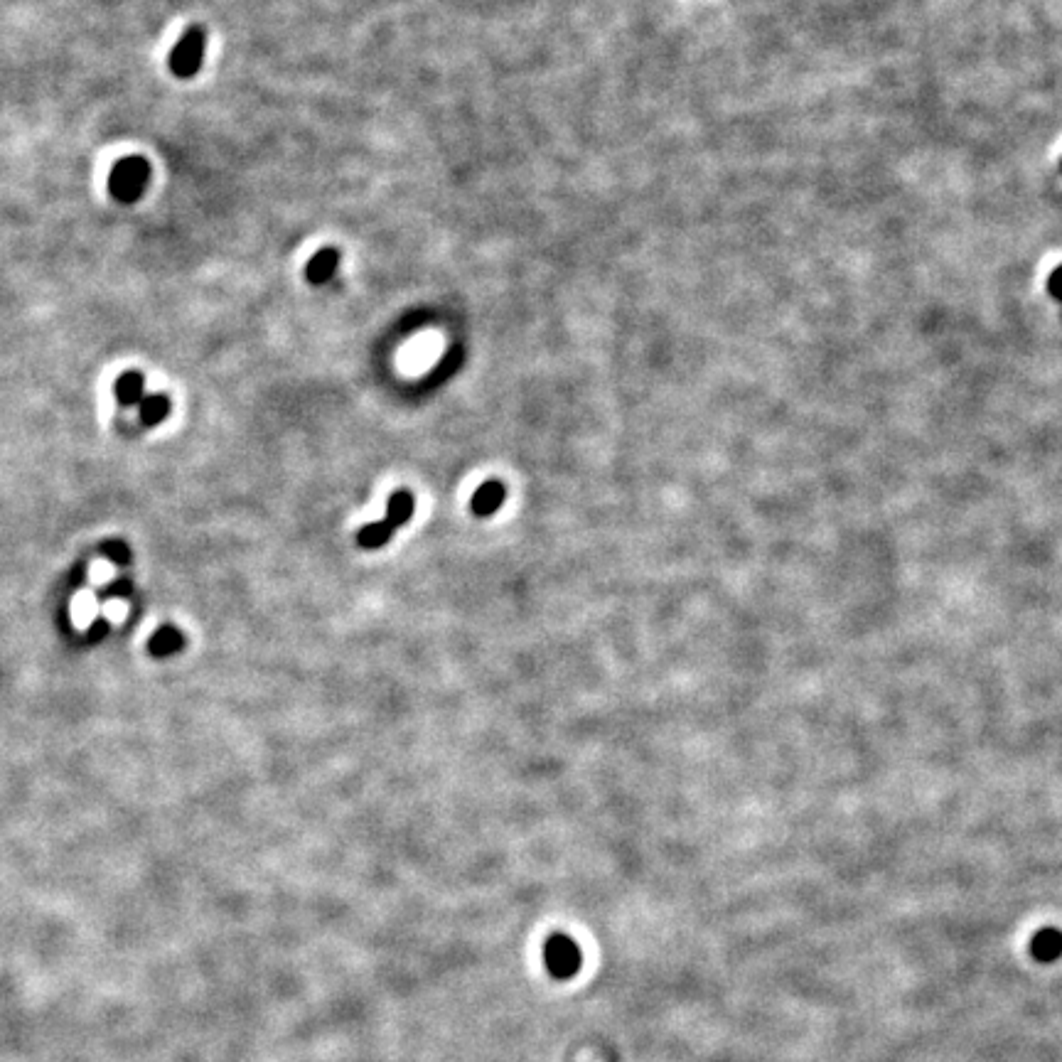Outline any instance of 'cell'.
Returning a JSON list of instances; mask_svg holds the SVG:
<instances>
[{
	"instance_id": "cell-1",
	"label": "cell",
	"mask_w": 1062,
	"mask_h": 1062,
	"mask_svg": "<svg viewBox=\"0 0 1062 1062\" xmlns=\"http://www.w3.org/2000/svg\"><path fill=\"white\" fill-rule=\"evenodd\" d=\"M150 182V165L141 155H128L118 160L109 177V192L121 205H133L143 197Z\"/></svg>"
},
{
	"instance_id": "cell-2",
	"label": "cell",
	"mask_w": 1062,
	"mask_h": 1062,
	"mask_svg": "<svg viewBox=\"0 0 1062 1062\" xmlns=\"http://www.w3.org/2000/svg\"><path fill=\"white\" fill-rule=\"evenodd\" d=\"M205 47H207V35L202 28H190L185 35L177 40V45L170 52V72L180 79L195 77L202 69V59H205Z\"/></svg>"
},
{
	"instance_id": "cell-3",
	"label": "cell",
	"mask_w": 1062,
	"mask_h": 1062,
	"mask_svg": "<svg viewBox=\"0 0 1062 1062\" xmlns=\"http://www.w3.org/2000/svg\"><path fill=\"white\" fill-rule=\"evenodd\" d=\"M544 964L554 979L566 981L581 972V949L568 935H551L544 944Z\"/></svg>"
},
{
	"instance_id": "cell-4",
	"label": "cell",
	"mask_w": 1062,
	"mask_h": 1062,
	"mask_svg": "<svg viewBox=\"0 0 1062 1062\" xmlns=\"http://www.w3.org/2000/svg\"><path fill=\"white\" fill-rule=\"evenodd\" d=\"M504 497H507V490H504L502 482H497V480L482 482V485L477 487L475 495H472V502H470L472 514H477V517H492V514L502 507Z\"/></svg>"
},
{
	"instance_id": "cell-5",
	"label": "cell",
	"mask_w": 1062,
	"mask_h": 1062,
	"mask_svg": "<svg viewBox=\"0 0 1062 1062\" xmlns=\"http://www.w3.org/2000/svg\"><path fill=\"white\" fill-rule=\"evenodd\" d=\"M1031 954L1043 964L1058 962L1062 957V932L1058 927H1045V930L1035 932L1031 940Z\"/></svg>"
},
{
	"instance_id": "cell-6",
	"label": "cell",
	"mask_w": 1062,
	"mask_h": 1062,
	"mask_svg": "<svg viewBox=\"0 0 1062 1062\" xmlns=\"http://www.w3.org/2000/svg\"><path fill=\"white\" fill-rule=\"evenodd\" d=\"M337 266H340V251L337 249H320L313 259L305 266V278L313 286H323L335 276Z\"/></svg>"
},
{
	"instance_id": "cell-7",
	"label": "cell",
	"mask_w": 1062,
	"mask_h": 1062,
	"mask_svg": "<svg viewBox=\"0 0 1062 1062\" xmlns=\"http://www.w3.org/2000/svg\"><path fill=\"white\" fill-rule=\"evenodd\" d=\"M413 509H416V500L409 490H396L394 495L386 502V522L394 529L404 527L406 522L413 517Z\"/></svg>"
},
{
	"instance_id": "cell-8",
	"label": "cell",
	"mask_w": 1062,
	"mask_h": 1062,
	"mask_svg": "<svg viewBox=\"0 0 1062 1062\" xmlns=\"http://www.w3.org/2000/svg\"><path fill=\"white\" fill-rule=\"evenodd\" d=\"M114 391H116L118 404L138 406V404H141L143 396H146V382H143V374L141 372H126L116 382Z\"/></svg>"
},
{
	"instance_id": "cell-9",
	"label": "cell",
	"mask_w": 1062,
	"mask_h": 1062,
	"mask_svg": "<svg viewBox=\"0 0 1062 1062\" xmlns=\"http://www.w3.org/2000/svg\"><path fill=\"white\" fill-rule=\"evenodd\" d=\"M182 645H185V637L180 635V630H175V627H170V625L160 627V630L155 632L148 642L150 654H153V657H170V654L180 652Z\"/></svg>"
},
{
	"instance_id": "cell-10",
	"label": "cell",
	"mask_w": 1062,
	"mask_h": 1062,
	"mask_svg": "<svg viewBox=\"0 0 1062 1062\" xmlns=\"http://www.w3.org/2000/svg\"><path fill=\"white\" fill-rule=\"evenodd\" d=\"M138 413H141V421L146 423V426H158V423H163L170 413L168 396L146 394L141 399V404H138Z\"/></svg>"
},
{
	"instance_id": "cell-11",
	"label": "cell",
	"mask_w": 1062,
	"mask_h": 1062,
	"mask_svg": "<svg viewBox=\"0 0 1062 1062\" xmlns=\"http://www.w3.org/2000/svg\"><path fill=\"white\" fill-rule=\"evenodd\" d=\"M394 527H391L389 522H374V524H367V527L359 529L357 534V544L362 546V549H379V546L389 544L391 536H394Z\"/></svg>"
},
{
	"instance_id": "cell-12",
	"label": "cell",
	"mask_w": 1062,
	"mask_h": 1062,
	"mask_svg": "<svg viewBox=\"0 0 1062 1062\" xmlns=\"http://www.w3.org/2000/svg\"><path fill=\"white\" fill-rule=\"evenodd\" d=\"M1048 291H1050V295H1053L1055 300H1060V303H1062V266H1058L1053 273H1050Z\"/></svg>"
},
{
	"instance_id": "cell-13",
	"label": "cell",
	"mask_w": 1062,
	"mask_h": 1062,
	"mask_svg": "<svg viewBox=\"0 0 1062 1062\" xmlns=\"http://www.w3.org/2000/svg\"><path fill=\"white\" fill-rule=\"evenodd\" d=\"M1060 170H1062V163H1060Z\"/></svg>"
}]
</instances>
